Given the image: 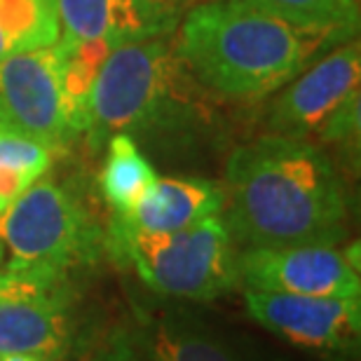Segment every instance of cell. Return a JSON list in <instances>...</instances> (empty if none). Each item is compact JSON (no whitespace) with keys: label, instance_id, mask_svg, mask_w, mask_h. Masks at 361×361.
<instances>
[{"label":"cell","instance_id":"20","mask_svg":"<svg viewBox=\"0 0 361 361\" xmlns=\"http://www.w3.org/2000/svg\"><path fill=\"white\" fill-rule=\"evenodd\" d=\"M0 361H47V359H40V357H26V355H5V357H0Z\"/></svg>","mask_w":361,"mask_h":361},{"label":"cell","instance_id":"15","mask_svg":"<svg viewBox=\"0 0 361 361\" xmlns=\"http://www.w3.org/2000/svg\"><path fill=\"white\" fill-rule=\"evenodd\" d=\"M108 143V155L101 169L99 185L104 200L113 207L115 216H125L134 209L141 195L157 178L153 164L146 160L134 136L115 134Z\"/></svg>","mask_w":361,"mask_h":361},{"label":"cell","instance_id":"18","mask_svg":"<svg viewBox=\"0 0 361 361\" xmlns=\"http://www.w3.org/2000/svg\"><path fill=\"white\" fill-rule=\"evenodd\" d=\"M52 164V150L21 134L0 129V212Z\"/></svg>","mask_w":361,"mask_h":361},{"label":"cell","instance_id":"12","mask_svg":"<svg viewBox=\"0 0 361 361\" xmlns=\"http://www.w3.org/2000/svg\"><path fill=\"white\" fill-rule=\"evenodd\" d=\"M223 185L214 180L157 176L132 212L115 219L141 233H174L209 216L223 214Z\"/></svg>","mask_w":361,"mask_h":361},{"label":"cell","instance_id":"14","mask_svg":"<svg viewBox=\"0 0 361 361\" xmlns=\"http://www.w3.org/2000/svg\"><path fill=\"white\" fill-rule=\"evenodd\" d=\"M59 52V71H61V92L63 108L71 134L80 136L87 132L90 125V99L94 82L106 56L113 52V45L106 40H80V42H56Z\"/></svg>","mask_w":361,"mask_h":361},{"label":"cell","instance_id":"10","mask_svg":"<svg viewBox=\"0 0 361 361\" xmlns=\"http://www.w3.org/2000/svg\"><path fill=\"white\" fill-rule=\"evenodd\" d=\"M63 42H127L164 38L178 26L176 0H59Z\"/></svg>","mask_w":361,"mask_h":361},{"label":"cell","instance_id":"19","mask_svg":"<svg viewBox=\"0 0 361 361\" xmlns=\"http://www.w3.org/2000/svg\"><path fill=\"white\" fill-rule=\"evenodd\" d=\"M82 361H150L143 352L136 334H118L111 336L108 343L99 345L90 357Z\"/></svg>","mask_w":361,"mask_h":361},{"label":"cell","instance_id":"7","mask_svg":"<svg viewBox=\"0 0 361 361\" xmlns=\"http://www.w3.org/2000/svg\"><path fill=\"white\" fill-rule=\"evenodd\" d=\"M240 286L244 291L359 298L357 247L300 244V247L240 249Z\"/></svg>","mask_w":361,"mask_h":361},{"label":"cell","instance_id":"13","mask_svg":"<svg viewBox=\"0 0 361 361\" xmlns=\"http://www.w3.org/2000/svg\"><path fill=\"white\" fill-rule=\"evenodd\" d=\"M136 341L150 361H247L212 326L178 312L143 317Z\"/></svg>","mask_w":361,"mask_h":361},{"label":"cell","instance_id":"2","mask_svg":"<svg viewBox=\"0 0 361 361\" xmlns=\"http://www.w3.org/2000/svg\"><path fill=\"white\" fill-rule=\"evenodd\" d=\"M329 38L310 33L249 0H209L185 14L176 49L200 85L226 99L277 92L312 63Z\"/></svg>","mask_w":361,"mask_h":361},{"label":"cell","instance_id":"5","mask_svg":"<svg viewBox=\"0 0 361 361\" xmlns=\"http://www.w3.org/2000/svg\"><path fill=\"white\" fill-rule=\"evenodd\" d=\"M99 249V228L66 188L35 180L0 212L3 270L49 268L68 272Z\"/></svg>","mask_w":361,"mask_h":361},{"label":"cell","instance_id":"17","mask_svg":"<svg viewBox=\"0 0 361 361\" xmlns=\"http://www.w3.org/2000/svg\"><path fill=\"white\" fill-rule=\"evenodd\" d=\"M261 10L331 42L350 38L359 26V0H249Z\"/></svg>","mask_w":361,"mask_h":361},{"label":"cell","instance_id":"21","mask_svg":"<svg viewBox=\"0 0 361 361\" xmlns=\"http://www.w3.org/2000/svg\"><path fill=\"white\" fill-rule=\"evenodd\" d=\"M176 3H185V0H176Z\"/></svg>","mask_w":361,"mask_h":361},{"label":"cell","instance_id":"3","mask_svg":"<svg viewBox=\"0 0 361 361\" xmlns=\"http://www.w3.org/2000/svg\"><path fill=\"white\" fill-rule=\"evenodd\" d=\"M192 73L176 42L164 38L127 42L106 56L90 99L87 139L99 150L115 134H146L188 120Z\"/></svg>","mask_w":361,"mask_h":361},{"label":"cell","instance_id":"9","mask_svg":"<svg viewBox=\"0 0 361 361\" xmlns=\"http://www.w3.org/2000/svg\"><path fill=\"white\" fill-rule=\"evenodd\" d=\"M361 49L357 40L334 47L284 85L270 113L272 134L307 139L350 99L359 97Z\"/></svg>","mask_w":361,"mask_h":361},{"label":"cell","instance_id":"6","mask_svg":"<svg viewBox=\"0 0 361 361\" xmlns=\"http://www.w3.org/2000/svg\"><path fill=\"white\" fill-rule=\"evenodd\" d=\"M0 129L38 141L52 153L75 139L63 108L54 45L0 59Z\"/></svg>","mask_w":361,"mask_h":361},{"label":"cell","instance_id":"4","mask_svg":"<svg viewBox=\"0 0 361 361\" xmlns=\"http://www.w3.org/2000/svg\"><path fill=\"white\" fill-rule=\"evenodd\" d=\"M108 240L143 284L167 298L204 302L240 286V249L223 214L174 233H141L115 219Z\"/></svg>","mask_w":361,"mask_h":361},{"label":"cell","instance_id":"11","mask_svg":"<svg viewBox=\"0 0 361 361\" xmlns=\"http://www.w3.org/2000/svg\"><path fill=\"white\" fill-rule=\"evenodd\" d=\"M73 338L71 288L33 298H0V357L26 355L61 361L71 352Z\"/></svg>","mask_w":361,"mask_h":361},{"label":"cell","instance_id":"16","mask_svg":"<svg viewBox=\"0 0 361 361\" xmlns=\"http://www.w3.org/2000/svg\"><path fill=\"white\" fill-rule=\"evenodd\" d=\"M59 0H0V59L56 45Z\"/></svg>","mask_w":361,"mask_h":361},{"label":"cell","instance_id":"8","mask_svg":"<svg viewBox=\"0 0 361 361\" xmlns=\"http://www.w3.org/2000/svg\"><path fill=\"white\" fill-rule=\"evenodd\" d=\"M244 305L251 319L298 348L345 352L359 341V298L244 291Z\"/></svg>","mask_w":361,"mask_h":361},{"label":"cell","instance_id":"1","mask_svg":"<svg viewBox=\"0 0 361 361\" xmlns=\"http://www.w3.org/2000/svg\"><path fill=\"white\" fill-rule=\"evenodd\" d=\"M223 221L242 249L338 244L348 233L343 178L312 141L268 134L226 164Z\"/></svg>","mask_w":361,"mask_h":361}]
</instances>
